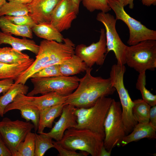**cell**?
I'll return each mask as SVG.
<instances>
[{
    "instance_id": "cell-1",
    "label": "cell",
    "mask_w": 156,
    "mask_h": 156,
    "mask_svg": "<svg viewBox=\"0 0 156 156\" xmlns=\"http://www.w3.org/2000/svg\"><path fill=\"white\" fill-rule=\"evenodd\" d=\"M92 68L88 67L84 76L80 79L77 88L68 96L64 105L77 108H88L93 105L98 99L113 94L116 91L112 87L110 78L94 77L91 74Z\"/></svg>"
},
{
    "instance_id": "cell-2",
    "label": "cell",
    "mask_w": 156,
    "mask_h": 156,
    "mask_svg": "<svg viewBox=\"0 0 156 156\" xmlns=\"http://www.w3.org/2000/svg\"><path fill=\"white\" fill-rule=\"evenodd\" d=\"M105 136L89 129L72 128L66 130L56 142L67 149L85 151L92 156H100Z\"/></svg>"
},
{
    "instance_id": "cell-3",
    "label": "cell",
    "mask_w": 156,
    "mask_h": 156,
    "mask_svg": "<svg viewBox=\"0 0 156 156\" xmlns=\"http://www.w3.org/2000/svg\"><path fill=\"white\" fill-rule=\"evenodd\" d=\"M112 99L102 96L92 106L77 108V124L74 128L89 129L105 136L104 124Z\"/></svg>"
},
{
    "instance_id": "cell-4",
    "label": "cell",
    "mask_w": 156,
    "mask_h": 156,
    "mask_svg": "<svg viewBox=\"0 0 156 156\" xmlns=\"http://www.w3.org/2000/svg\"><path fill=\"white\" fill-rule=\"evenodd\" d=\"M139 73L156 68V40H147L127 46L125 64Z\"/></svg>"
},
{
    "instance_id": "cell-5",
    "label": "cell",
    "mask_w": 156,
    "mask_h": 156,
    "mask_svg": "<svg viewBox=\"0 0 156 156\" xmlns=\"http://www.w3.org/2000/svg\"><path fill=\"white\" fill-rule=\"evenodd\" d=\"M126 68L125 65L113 64L110 73V79L112 87L117 91L120 98L123 121L126 135L130 133L138 122L132 113L133 101L124 83V76Z\"/></svg>"
},
{
    "instance_id": "cell-6",
    "label": "cell",
    "mask_w": 156,
    "mask_h": 156,
    "mask_svg": "<svg viewBox=\"0 0 156 156\" xmlns=\"http://www.w3.org/2000/svg\"><path fill=\"white\" fill-rule=\"evenodd\" d=\"M103 146L111 152L115 146H121L126 135L123 121L121 107L119 101L112 100L106 117Z\"/></svg>"
},
{
    "instance_id": "cell-7",
    "label": "cell",
    "mask_w": 156,
    "mask_h": 156,
    "mask_svg": "<svg viewBox=\"0 0 156 156\" xmlns=\"http://www.w3.org/2000/svg\"><path fill=\"white\" fill-rule=\"evenodd\" d=\"M30 79L33 88L27 94V95L29 96L39 94L43 95L51 92H55L63 96H68L77 88L80 80L76 76L63 75Z\"/></svg>"
},
{
    "instance_id": "cell-8",
    "label": "cell",
    "mask_w": 156,
    "mask_h": 156,
    "mask_svg": "<svg viewBox=\"0 0 156 156\" xmlns=\"http://www.w3.org/2000/svg\"><path fill=\"white\" fill-rule=\"evenodd\" d=\"M108 3L116 15V19L122 21L128 27L129 34L127 43L129 45H134L147 40H156V31L147 28L131 16L126 12L122 4L115 0H108Z\"/></svg>"
},
{
    "instance_id": "cell-9",
    "label": "cell",
    "mask_w": 156,
    "mask_h": 156,
    "mask_svg": "<svg viewBox=\"0 0 156 156\" xmlns=\"http://www.w3.org/2000/svg\"><path fill=\"white\" fill-rule=\"evenodd\" d=\"M34 128V125L30 122L12 120L8 117L0 121V134L12 156H15L18 145Z\"/></svg>"
},
{
    "instance_id": "cell-10",
    "label": "cell",
    "mask_w": 156,
    "mask_h": 156,
    "mask_svg": "<svg viewBox=\"0 0 156 156\" xmlns=\"http://www.w3.org/2000/svg\"><path fill=\"white\" fill-rule=\"evenodd\" d=\"M96 19L101 23L105 28L107 54L110 51H113L117 61V64L125 65L127 46L123 43L117 32L116 27L117 20L111 14L102 12L97 14Z\"/></svg>"
},
{
    "instance_id": "cell-11",
    "label": "cell",
    "mask_w": 156,
    "mask_h": 156,
    "mask_svg": "<svg viewBox=\"0 0 156 156\" xmlns=\"http://www.w3.org/2000/svg\"><path fill=\"white\" fill-rule=\"evenodd\" d=\"M98 41L87 46L83 44L77 45L75 50V54L85 63L88 67L92 68L95 64L103 65L107 55V49L105 29H101Z\"/></svg>"
},
{
    "instance_id": "cell-12",
    "label": "cell",
    "mask_w": 156,
    "mask_h": 156,
    "mask_svg": "<svg viewBox=\"0 0 156 156\" xmlns=\"http://www.w3.org/2000/svg\"><path fill=\"white\" fill-rule=\"evenodd\" d=\"M77 14L72 0H61L53 11L50 23L61 32L70 28Z\"/></svg>"
},
{
    "instance_id": "cell-13",
    "label": "cell",
    "mask_w": 156,
    "mask_h": 156,
    "mask_svg": "<svg viewBox=\"0 0 156 156\" xmlns=\"http://www.w3.org/2000/svg\"><path fill=\"white\" fill-rule=\"evenodd\" d=\"M76 109V107L73 105H64L59 119L55 122L50 131L47 133L44 132V134L56 141L60 140L66 130L74 127L77 124Z\"/></svg>"
},
{
    "instance_id": "cell-14",
    "label": "cell",
    "mask_w": 156,
    "mask_h": 156,
    "mask_svg": "<svg viewBox=\"0 0 156 156\" xmlns=\"http://www.w3.org/2000/svg\"><path fill=\"white\" fill-rule=\"evenodd\" d=\"M68 96H63L55 92H50L39 96L20 94L14 100L34 106L40 110L52 106L64 104Z\"/></svg>"
},
{
    "instance_id": "cell-15",
    "label": "cell",
    "mask_w": 156,
    "mask_h": 156,
    "mask_svg": "<svg viewBox=\"0 0 156 156\" xmlns=\"http://www.w3.org/2000/svg\"><path fill=\"white\" fill-rule=\"evenodd\" d=\"M53 41L44 40L41 41L39 45L38 53L36 57V59L30 67L14 81L15 83L25 84L34 74L40 70L49 58Z\"/></svg>"
},
{
    "instance_id": "cell-16",
    "label": "cell",
    "mask_w": 156,
    "mask_h": 156,
    "mask_svg": "<svg viewBox=\"0 0 156 156\" xmlns=\"http://www.w3.org/2000/svg\"><path fill=\"white\" fill-rule=\"evenodd\" d=\"M75 47L74 43L69 38H64L62 42L53 41L49 60L41 69L52 65L62 63L75 54Z\"/></svg>"
},
{
    "instance_id": "cell-17",
    "label": "cell",
    "mask_w": 156,
    "mask_h": 156,
    "mask_svg": "<svg viewBox=\"0 0 156 156\" xmlns=\"http://www.w3.org/2000/svg\"><path fill=\"white\" fill-rule=\"evenodd\" d=\"M61 0H32L27 4L29 14L36 24L50 23L54 9Z\"/></svg>"
},
{
    "instance_id": "cell-18",
    "label": "cell",
    "mask_w": 156,
    "mask_h": 156,
    "mask_svg": "<svg viewBox=\"0 0 156 156\" xmlns=\"http://www.w3.org/2000/svg\"><path fill=\"white\" fill-rule=\"evenodd\" d=\"M14 109L20 111L21 117L27 122L31 121L35 131H37L39 121L40 111L36 107L14 100L5 108L4 114Z\"/></svg>"
},
{
    "instance_id": "cell-19",
    "label": "cell",
    "mask_w": 156,
    "mask_h": 156,
    "mask_svg": "<svg viewBox=\"0 0 156 156\" xmlns=\"http://www.w3.org/2000/svg\"><path fill=\"white\" fill-rule=\"evenodd\" d=\"M3 44H9L14 49L19 51H29L36 55L39 49V45H37L34 40L25 37L20 39L14 37L11 34L0 31V45Z\"/></svg>"
},
{
    "instance_id": "cell-20",
    "label": "cell",
    "mask_w": 156,
    "mask_h": 156,
    "mask_svg": "<svg viewBox=\"0 0 156 156\" xmlns=\"http://www.w3.org/2000/svg\"><path fill=\"white\" fill-rule=\"evenodd\" d=\"M156 128L149 122L138 123L130 133L126 135L123 139L121 146H123L133 142L144 138L156 139Z\"/></svg>"
},
{
    "instance_id": "cell-21",
    "label": "cell",
    "mask_w": 156,
    "mask_h": 156,
    "mask_svg": "<svg viewBox=\"0 0 156 156\" xmlns=\"http://www.w3.org/2000/svg\"><path fill=\"white\" fill-rule=\"evenodd\" d=\"M64 104L47 107L39 110V121L37 133L44 132L45 128H52L55 119L60 116Z\"/></svg>"
},
{
    "instance_id": "cell-22",
    "label": "cell",
    "mask_w": 156,
    "mask_h": 156,
    "mask_svg": "<svg viewBox=\"0 0 156 156\" xmlns=\"http://www.w3.org/2000/svg\"><path fill=\"white\" fill-rule=\"evenodd\" d=\"M34 60L31 58L26 62L15 64L0 62V80L11 79L16 81L30 67Z\"/></svg>"
},
{
    "instance_id": "cell-23",
    "label": "cell",
    "mask_w": 156,
    "mask_h": 156,
    "mask_svg": "<svg viewBox=\"0 0 156 156\" xmlns=\"http://www.w3.org/2000/svg\"><path fill=\"white\" fill-rule=\"evenodd\" d=\"M31 29L34 34L40 38L58 42L63 41L64 38L61 32L50 23L35 24Z\"/></svg>"
},
{
    "instance_id": "cell-24",
    "label": "cell",
    "mask_w": 156,
    "mask_h": 156,
    "mask_svg": "<svg viewBox=\"0 0 156 156\" xmlns=\"http://www.w3.org/2000/svg\"><path fill=\"white\" fill-rule=\"evenodd\" d=\"M0 29L1 31L8 34L31 39L33 32L31 28L27 26L17 25L6 18L0 16Z\"/></svg>"
},
{
    "instance_id": "cell-25",
    "label": "cell",
    "mask_w": 156,
    "mask_h": 156,
    "mask_svg": "<svg viewBox=\"0 0 156 156\" xmlns=\"http://www.w3.org/2000/svg\"><path fill=\"white\" fill-rule=\"evenodd\" d=\"M59 67L61 75L67 76L86 71L88 68L82 59L75 54L59 64Z\"/></svg>"
},
{
    "instance_id": "cell-26",
    "label": "cell",
    "mask_w": 156,
    "mask_h": 156,
    "mask_svg": "<svg viewBox=\"0 0 156 156\" xmlns=\"http://www.w3.org/2000/svg\"><path fill=\"white\" fill-rule=\"evenodd\" d=\"M28 89L29 87L25 84L14 83L6 92L0 97V116H3L5 108L13 101L18 94L27 95Z\"/></svg>"
},
{
    "instance_id": "cell-27",
    "label": "cell",
    "mask_w": 156,
    "mask_h": 156,
    "mask_svg": "<svg viewBox=\"0 0 156 156\" xmlns=\"http://www.w3.org/2000/svg\"><path fill=\"white\" fill-rule=\"evenodd\" d=\"M27 54L12 47H0V62L9 64H20L29 60Z\"/></svg>"
},
{
    "instance_id": "cell-28",
    "label": "cell",
    "mask_w": 156,
    "mask_h": 156,
    "mask_svg": "<svg viewBox=\"0 0 156 156\" xmlns=\"http://www.w3.org/2000/svg\"><path fill=\"white\" fill-rule=\"evenodd\" d=\"M132 113L138 123L149 122V114L151 106L142 99H138L133 101Z\"/></svg>"
},
{
    "instance_id": "cell-29",
    "label": "cell",
    "mask_w": 156,
    "mask_h": 156,
    "mask_svg": "<svg viewBox=\"0 0 156 156\" xmlns=\"http://www.w3.org/2000/svg\"><path fill=\"white\" fill-rule=\"evenodd\" d=\"M27 5L16 2L6 1L0 8V16H17L28 14Z\"/></svg>"
},
{
    "instance_id": "cell-30",
    "label": "cell",
    "mask_w": 156,
    "mask_h": 156,
    "mask_svg": "<svg viewBox=\"0 0 156 156\" xmlns=\"http://www.w3.org/2000/svg\"><path fill=\"white\" fill-rule=\"evenodd\" d=\"M35 133H28L18 145L15 156H35Z\"/></svg>"
},
{
    "instance_id": "cell-31",
    "label": "cell",
    "mask_w": 156,
    "mask_h": 156,
    "mask_svg": "<svg viewBox=\"0 0 156 156\" xmlns=\"http://www.w3.org/2000/svg\"><path fill=\"white\" fill-rule=\"evenodd\" d=\"M146 71L139 73L136 83V88L140 91L142 99L151 107L156 105V95L152 94L146 87Z\"/></svg>"
},
{
    "instance_id": "cell-32",
    "label": "cell",
    "mask_w": 156,
    "mask_h": 156,
    "mask_svg": "<svg viewBox=\"0 0 156 156\" xmlns=\"http://www.w3.org/2000/svg\"><path fill=\"white\" fill-rule=\"evenodd\" d=\"M35 133V156H43L49 149L54 148L52 139L44 132L38 134Z\"/></svg>"
},
{
    "instance_id": "cell-33",
    "label": "cell",
    "mask_w": 156,
    "mask_h": 156,
    "mask_svg": "<svg viewBox=\"0 0 156 156\" xmlns=\"http://www.w3.org/2000/svg\"><path fill=\"white\" fill-rule=\"evenodd\" d=\"M108 0H81L83 6L88 11L92 12L99 10L108 12L111 10L108 3Z\"/></svg>"
},
{
    "instance_id": "cell-34",
    "label": "cell",
    "mask_w": 156,
    "mask_h": 156,
    "mask_svg": "<svg viewBox=\"0 0 156 156\" xmlns=\"http://www.w3.org/2000/svg\"><path fill=\"white\" fill-rule=\"evenodd\" d=\"M62 75L59 65L55 64L46 67L33 74L30 77L34 78L50 77Z\"/></svg>"
},
{
    "instance_id": "cell-35",
    "label": "cell",
    "mask_w": 156,
    "mask_h": 156,
    "mask_svg": "<svg viewBox=\"0 0 156 156\" xmlns=\"http://www.w3.org/2000/svg\"><path fill=\"white\" fill-rule=\"evenodd\" d=\"M4 16L12 23L18 25L27 26L31 28L36 24L29 14L14 16L6 15Z\"/></svg>"
},
{
    "instance_id": "cell-36",
    "label": "cell",
    "mask_w": 156,
    "mask_h": 156,
    "mask_svg": "<svg viewBox=\"0 0 156 156\" xmlns=\"http://www.w3.org/2000/svg\"><path fill=\"white\" fill-rule=\"evenodd\" d=\"M53 143L54 148L58 151L60 156H87L89 155L85 151L78 153L76 151L65 148L58 144L55 141H53Z\"/></svg>"
},
{
    "instance_id": "cell-37",
    "label": "cell",
    "mask_w": 156,
    "mask_h": 156,
    "mask_svg": "<svg viewBox=\"0 0 156 156\" xmlns=\"http://www.w3.org/2000/svg\"><path fill=\"white\" fill-rule=\"evenodd\" d=\"M14 81L11 79L0 80V94L6 92L14 83Z\"/></svg>"
},
{
    "instance_id": "cell-38",
    "label": "cell",
    "mask_w": 156,
    "mask_h": 156,
    "mask_svg": "<svg viewBox=\"0 0 156 156\" xmlns=\"http://www.w3.org/2000/svg\"><path fill=\"white\" fill-rule=\"evenodd\" d=\"M0 156H12L0 134Z\"/></svg>"
},
{
    "instance_id": "cell-39",
    "label": "cell",
    "mask_w": 156,
    "mask_h": 156,
    "mask_svg": "<svg viewBox=\"0 0 156 156\" xmlns=\"http://www.w3.org/2000/svg\"><path fill=\"white\" fill-rule=\"evenodd\" d=\"M149 123L156 128V106L151 108L149 114Z\"/></svg>"
},
{
    "instance_id": "cell-40",
    "label": "cell",
    "mask_w": 156,
    "mask_h": 156,
    "mask_svg": "<svg viewBox=\"0 0 156 156\" xmlns=\"http://www.w3.org/2000/svg\"><path fill=\"white\" fill-rule=\"evenodd\" d=\"M117 1L122 4L124 6H125L128 5L129 8L130 9H132L133 8L134 4L133 3L134 0H115Z\"/></svg>"
},
{
    "instance_id": "cell-41",
    "label": "cell",
    "mask_w": 156,
    "mask_h": 156,
    "mask_svg": "<svg viewBox=\"0 0 156 156\" xmlns=\"http://www.w3.org/2000/svg\"><path fill=\"white\" fill-rule=\"evenodd\" d=\"M142 4L147 6H150L152 5H156V0H140Z\"/></svg>"
},
{
    "instance_id": "cell-42",
    "label": "cell",
    "mask_w": 156,
    "mask_h": 156,
    "mask_svg": "<svg viewBox=\"0 0 156 156\" xmlns=\"http://www.w3.org/2000/svg\"><path fill=\"white\" fill-rule=\"evenodd\" d=\"M111 152L108 151L103 146L101 151L100 156H110Z\"/></svg>"
},
{
    "instance_id": "cell-43",
    "label": "cell",
    "mask_w": 156,
    "mask_h": 156,
    "mask_svg": "<svg viewBox=\"0 0 156 156\" xmlns=\"http://www.w3.org/2000/svg\"><path fill=\"white\" fill-rule=\"evenodd\" d=\"M74 5L76 12L78 14L79 12V6L81 0H72Z\"/></svg>"
},
{
    "instance_id": "cell-44",
    "label": "cell",
    "mask_w": 156,
    "mask_h": 156,
    "mask_svg": "<svg viewBox=\"0 0 156 156\" xmlns=\"http://www.w3.org/2000/svg\"><path fill=\"white\" fill-rule=\"evenodd\" d=\"M9 1H14L25 4L29 3L32 0H8Z\"/></svg>"
},
{
    "instance_id": "cell-45",
    "label": "cell",
    "mask_w": 156,
    "mask_h": 156,
    "mask_svg": "<svg viewBox=\"0 0 156 156\" xmlns=\"http://www.w3.org/2000/svg\"><path fill=\"white\" fill-rule=\"evenodd\" d=\"M6 1V0H0V8Z\"/></svg>"
}]
</instances>
